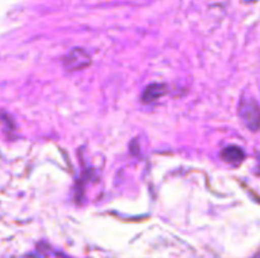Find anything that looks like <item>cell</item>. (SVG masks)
<instances>
[{
	"instance_id": "6da1fadb",
	"label": "cell",
	"mask_w": 260,
	"mask_h": 258,
	"mask_svg": "<svg viewBox=\"0 0 260 258\" xmlns=\"http://www.w3.org/2000/svg\"><path fill=\"white\" fill-rule=\"evenodd\" d=\"M239 116L251 131L260 129V108L253 97H242L239 103Z\"/></svg>"
},
{
	"instance_id": "7a4b0ae2",
	"label": "cell",
	"mask_w": 260,
	"mask_h": 258,
	"mask_svg": "<svg viewBox=\"0 0 260 258\" xmlns=\"http://www.w3.org/2000/svg\"><path fill=\"white\" fill-rule=\"evenodd\" d=\"M90 62L91 58L84 49H73L62 58V64L67 71H79L82 68H87Z\"/></svg>"
},
{
	"instance_id": "3957f363",
	"label": "cell",
	"mask_w": 260,
	"mask_h": 258,
	"mask_svg": "<svg viewBox=\"0 0 260 258\" xmlns=\"http://www.w3.org/2000/svg\"><path fill=\"white\" fill-rule=\"evenodd\" d=\"M168 93V85L166 84H161V82H154V84H149L143 94H142V102L143 103H152L155 100H158L161 96H165Z\"/></svg>"
},
{
	"instance_id": "277c9868",
	"label": "cell",
	"mask_w": 260,
	"mask_h": 258,
	"mask_svg": "<svg viewBox=\"0 0 260 258\" xmlns=\"http://www.w3.org/2000/svg\"><path fill=\"white\" fill-rule=\"evenodd\" d=\"M221 158L232 164H239L244 160V151L238 146H229L221 152Z\"/></svg>"
},
{
	"instance_id": "5b68a950",
	"label": "cell",
	"mask_w": 260,
	"mask_h": 258,
	"mask_svg": "<svg viewBox=\"0 0 260 258\" xmlns=\"http://www.w3.org/2000/svg\"><path fill=\"white\" fill-rule=\"evenodd\" d=\"M244 3H256L257 0H242Z\"/></svg>"
}]
</instances>
